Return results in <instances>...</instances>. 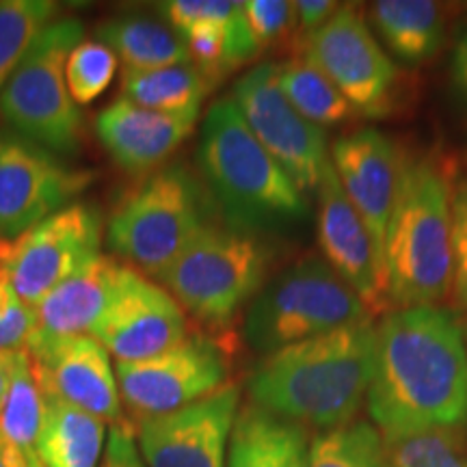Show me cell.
Returning <instances> with one entry per match:
<instances>
[{"label": "cell", "mask_w": 467, "mask_h": 467, "mask_svg": "<svg viewBox=\"0 0 467 467\" xmlns=\"http://www.w3.org/2000/svg\"><path fill=\"white\" fill-rule=\"evenodd\" d=\"M375 329V370L366 402L385 440L465 429L467 340L451 309H394Z\"/></svg>", "instance_id": "cell-1"}, {"label": "cell", "mask_w": 467, "mask_h": 467, "mask_svg": "<svg viewBox=\"0 0 467 467\" xmlns=\"http://www.w3.org/2000/svg\"><path fill=\"white\" fill-rule=\"evenodd\" d=\"M372 320L262 355L251 370V405L306 429L331 431L353 422L375 370Z\"/></svg>", "instance_id": "cell-2"}, {"label": "cell", "mask_w": 467, "mask_h": 467, "mask_svg": "<svg viewBox=\"0 0 467 467\" xmlns=\"http://www.w3.org/2000/svg\"><path fill=\"white\" fill-rule=\"evenodd\" d=\"M197 162L230 230L251 234L284 227L309 214L306 195L262 148L232 98L208 109Z\"/></svg>", "instance_id": "cell-3"}, {"label": "cell", "mask_w": 467, "mask_h": 467, "mask_svg": "<svg viewBox=\"0 0 467 467\" xmlns=\"http://www.w3.org/2000/svg\"><path fill=\"white\" fill-rule=\"evenodd\" d=\"M385 301L440 306L452 285V184L433 159L405 161L383 244Z\"/></svg>", "instance_id": "cell-4"}, {"label": "cell", "mask_w": 467, "mask_h": 467, "mask_svg": "<svg viewBox=\"0 0 467 467\" xmlns=\"http://www.w3.org/2000/svg\"><path fill=\"white\" fill-rule=\"evenodd\" d=\"M210 192L182 162L159 167L132 189L107 225L117 258L159 277L213 223Z\"/></svg>", "instance_id": "cell-5"}, {"label": "cell", "mask_w": 467, "mask_h": 467, "mask_svg": "<svg viewBox=\"0 0 467 467\" xmlns=\"http://www.w3.org/2000/svg\"><path fill=\"white\" fill-rule=\"evenodd\" d=\"M372 314L323 255H303L262 285L244 314V340L260 355L366 323Z\"/></svg>", "instance_id": "cell-6"}, {"label": "cell", "mask_w": 467, "mask_h": 467, "mask_svg": "<svg viewBox=\"0 0 467 467\" xmlns=\"http://www.w3.org/2000/svg\"><path fill=\"white\" fill-rule=\"evenodd\" d=\"M271 251L251 234L210 225L156 277L197 323L225 329L266 282Z\"/></svg>", "instance_id": "cell-7"}, {"label": "cell", "mask_w": 467, "mask_h": 467, "mask_svg": "<svg viewBox=\"0 0 467 467\" xmlns=\"http://www.w3.org/2000/svg\"><path fill=\"white\" fill-rule=\"evenodd\" d=\"M83 35L76 17L52 20L0 91V115L11 130L52 154H76L80 145L83 117L69 96L66 63Z\"/></svg>", "instance_id": "cell-8"}, {"label": "cell", "mask_w": 467, "mask_h": 467, "mask_svg": "<svg viewBox=\"0 0 467 467\" xmlns=\"http://www.w3.org/2000/svg\"><path fill=\"white\" fill-rule=\"evenodd\" d=\"M102 217L87 203H69L42 223L0 243V273L28 307L100 255Z\"/></svg>", "instance_id": "cell-9"}, {"label": "cell", "mask_w": 467, "mask_h": 467, "mask_svg": "<svg viewBox=\"0 0 467 467\" xmlns=\"http://www.w3.org/2000/svg\"><path fill=\"white\" fill-rule=\"evenodd\" d=\"M232 100L262 148L279 162L303 195L317 192L329 165L327 134L285 100L277 63H260L234 85Z\"/></svg>", "instance_id": "cell-10"}, {"label": "cell", "mask_w": 467, "mask_h": 467, "mask_svg": "<svg viewBox=\"0 0 467 467\" xmlns=\"http://www.w3.org/2000/svg\"><path fill=\"white\" fill-rule=\"evenodd\" d=\"M303 55L323 69L358 115L381 119L392 113L399 69L358 9L340 5L303 42Z\"/></svg>", "instance_id": "cell-11"}, {"label": "cell", "mask_w": 467, "mask_h": 467, "mask_svg": "<svg viewBox=\"0 0 467 467\" xmlns=\"http://www.w3.org/2000/svg\"><path fill=\"white\" fill-rule=\"evenodd\" d=\"M121 402L134 418H154L206 399L230 383L227 353L210 337H186L143 361H117Z\"/></svg>", "instance_id": "cell-12"}, {"label": "cell", "mask_w": 467, "mask_h": 467, "mask_svg": "<svg viewBox=\"0 0 467 467\" xmlns=\"http://www.w3.org/2000/svg\"><path fill=\"white\" fill-rule=\"evenodd\" d=\"M93 178L14 130H0V238L14 241L67 208Z\"/></svg>", "instance_id": "cell-13"}, {"label": "cell", "mask_w": 467, "mask_h": 467, "mask_svg": "<svg viewBox=\"0 0 467 467\" xmlns=\"http://www.w3.org/2000/svg\"><path fill=\"white\" fill-rule=\"evenodd\" d=\"M241 388L227 383L178 411L137 420L139 451L148 467H225Z\"/></svg>", "instance_id": "cell-14"}, {"label": "cell", "mask_w": 467, "mask_h": 467, "mask_svg": "<svg viewBox=\"0 0 467 467\" xmlns=\"http://www.w3.org/2000/svg\"><path fill=\"white\" fill-rule=\"evenodd\" d=\"M89 336L117 361H143L182 344L189 337V318L159 282L126 266Z\"/></svg>", "instance_id": "cell-15"}, {"label": "cell", "mask_w": 467, "mask_h": 467, "mask_svg": "<svg viewBox=\"0 0 467 467\" xmlns=\"http://www.w3.org/2000/svg\"><path fill=\"white\" fill-rule=\"evenodd\" d=\"M25 350L42 392L83 409L110 426L126 422L115 368L109 350L96 337L52 336L35 329Z\"/></svg>", "instance_id": "cell-16"}, {"label": "cell", "mask_w": 467, "mask_h": 467, "mask_svg": "<svg viewBox=\"0 0 467 467\" xmlns=\"http://www.w3.org/2000/svg\"><path fill=\"white\" fill-rule=\"evenodd\" d=\"M329 159L337 182L375 241L383 268L385 234L405 165L399 145L375 128H361L336 139Z\"/></svg>", "instance_id": "cell-17"}, {"label": "cell", "mask_w": 467, "mask_h": 467, "mask_svg": "<svg viewBox=\"0 0 467 467\" xmlns=\"http://www.w3.org/2000/svg\"><path fill=\"white\" fill-rule=\"evenodd\" d=\"M317 200L323 260L359 296L368 312L379 314L385 307L381 260L366 223L337 182L331 159L320 180Z\"/></svg>", "instance_id": "cell-18"}, {"label": "cell", "mask_w": 467, "mask_h": 467, "mask_svg": "<svg viewBox=\"0 0 467 467\" xmlns=\"http://www.w3.org/2000/svg\"><path fill=\"white\" fill-rule=\"evenodd\" d=\"M169 26L184 39L189 61L208 85L258 57L243 3L169 0L161 5Z\"/></svg>", "instance_id": "cell-19"}, {"label": "cell", "mask_w": 467, "mask_h": 467, "mask_svg": "<svg viewBox=\"0 0 467 467\" xmlns=\"http://www.w3.org/2000/svg\"><path fill=\"white\" fill-rule=\"evenodd\" d=\"M197 124V117L162 115L126 98L98 115L96 134L117 165L130 173L159 169Z\"/></svg>", "instance_id": "cell-20"}, {"label": "cell", "mask_w": 467, "mask_h": 467, "mask_svg": "<svg viewBox=\"0 0 467 467\" xmlns=\"http://www.w3.org/2000/svg\"><path fill=\"white\" fill-rule=\"evenodd\" d=\"M126 266L113 255H96L66 282L48 292L39 306L37 329L52 336L89 334L113 299Z\"/></svg>", "instance_id": "cell-21"}, {"label": "cell", "mask_w": 467, "mask_h": 467, "mask_svg": "<svg viewBox=\"0 0 467 467\" xmlns=\"http://www.w3.org/2000/svg\"><path fill=\"white\" fill-rule=\"evenodd\" d=\"M306 429L244 405L234 422L225 467H307Z\"/></svg>", "instance_id": "cell-22"}, {"label": "cell", "mask_w": 467, "mask_h": 467, "mask_svg": "<svg viewBox=\"0 0 467 467\" xmlns=\"http://www.w3.org/2000/svg\"><path fill=\"white\" fill-rule=\"evenodd\" d=\"M37 454L44 467H100L107 448V422L83 409L42 392Z\"/></svg>", "instance_id": "cell-23"}, {"label": "cell", "mask_w": 467, "mask_h": 467, "mask_svg": "<svg viewBox=\"0 0 467 467\" xmlns=\"http://www.w3.org/2000/svg\"><path fill=\"white\" fill-rule=\"evenodd\" d=\"M42 389L26 350H17L11 383L0 407V459L7 467H44L37 454Z\"/></svg>", "instance_id": "cell-24"}, {"label": "cell", "mask_w": 467, "mask_h": 467, "mask_svg": "<svg viewBox=\"0 0 467 467\" xmlns=\"http://www.w3.org/2000/svg\"><path fill=\"white\" fill-rule=\"evenodd\" d=\"M98 42L124 63V72H150L189 61L184 39L169 25L145 16H121L96 28Z\"/></svg>", "instance_id": "cell-25"}, {"label": "cell", "mask_w": 467, "mask_h": 467, "mask_svg": "<svg viewBox=\"0 0 467 467\" xmlns=\"http://www.w3.org/2000/svg\"><path fill=\"white\" fill-rule=\"evenodd\" d=\"M370 17L385 46L409 66L429 61L443 46V14L431 0H379Z\"/></svg>", "instance_id": "cell-26"}, {"label": "cell", "mask_w": 467, "mask_h": 467, "mask_svg": "<svg viewBox=\"0 0 467 467\" xmlns=\"http://www.w3.org/2000/svg\"><path fill=\"white\" fill-rule=\"evenodd\" d=\"M208 89L206 78L192 63L150 72H124L126 100L162 115L200 117Z\"/></svg>", "instance_id": "cell-27"}, {"label": "cell", "mask_w": 467, "mask_h": 467, "mask_svg": "<svg viewBox=\"0 0 467 467\" xmlns=\"http://www.w3.org/2000/svg\"><path fill=\"white\" fill-rule=\"evenodd\" d=\"M277 83L285 100L295 107L307 121L318 128L340 126L355 115L347 98L327 78L317 63L303 55L277 63Z\"/></svg>", "instance_id": "cell-28"}, {"label": "cell", "mask_w": 467, "mask_h": 467, "mask_svg": "<svg viewBox=\"0 0 467 467\" xmlns=\"http://www.w3.org/2000/svg\"><path fill=\"white\" fill-rule=\"evenodd\" d=\"M307 467H394V463L381 431L366 420H353L314 437Z\"/></svg>", "instance_id": "cell-29"}, {"label": "cell", "mask_w": 467, "mask_h": 467, "mask_svg": "<svg viewBox=\"0 0 467 467\" xmlns=\"http://www.w3.org/2000/svg\"><path fill=\"white\" fill-rule=\"evenodd\" d=\"M55 14L57 5L48 0L0 3V91Z\"/></svg>", "instance_id": "cell-30"}, {"label": "cell", "mask_w": 467, "mask_h": 467, "mask_svg": "<svg viewBox=\"0 0 467 467\" xmlns=\"http://www.w3.org/2000/svg\"><path fill=\"white\" fill-rule=\"evenodd\" d=\"M385 443L394 467H467L463 429L418 431Z\"/></svg>", "instance_id": "cell-31"}, {"label": "cell", "mask_w": 467, "mask_h": 467, "mask_svg": "<svg viewBox=\"0 0 467 467\" xmlns=\"http://www.w3.org/2000/svg\"><path fill=\"white\" fill-rule=\"evenodd\" d=\"M117 57L100 42H80L66 63L67 89L76 107L96 102L117 74Z\"/></svg>", "instance_id": "cell-32"}, {"label": "cell", "mask_w": 467, "mask_h": 467, "mask_svg": "<svg viewBox=\"0 0 467 467\" xmlns=\"http://www.w3.org/2000/svg\"><path fill=\"white\" fill-rule=\"evenodd\" d=\"M243 9L258 55L296 26L295 3L288 0H247Z\"/></svg>", "instance_id": "cell-33"}, {"label": "cell", "mask_w": 467, "mask_h": 467, "mask_svg": "<svg viewBox=\"0 0 467 467\" xmlns=\"http://www.w3.org/2000/svg\"><path fill=\"white\" fill-rule=\"evenodd\" d=\"M37 329V314L0 273V350H25Z\"/></svg>", "instance_id": "cell-34"}, {"label": "cell", "mask_w": 467, "mask_h": 467, "mask_svg": "<svg viewBox=\"0 0 467 467\" xmlns=\"http://www.w3.org/2000/svg\"><path fill=\"white\" fill-rule=\"evenodd\" d=\"M452 285L467 309V178L452 186Z\"/></svg>", "instance_id": "cell-35"}, {"label": "cell", "mask_w": 467, "mask_h": 467, "mask_svg": "<svg viewBox=\"0 0 467 467\" xmlns=\"http://www.w3.org/2000/svg\"><path fill=\"white\" fill-rule=\"evenodd\" d=\"M100 467H148L130 424L121 422L110 426Z\"/></svg>", "instance_id": "cell-36"}, {"label": "cell", "mask_w": 467, "mask_h": 467, "mask_svg": "<svg viewBox=\"0 0 467 467\" xmlns=\"http://www.w3.org/2000/svg\"><path fill=\"white\" fill-rule=\"evenodd\" d=\"M337 9H340V5L334 3V0H296L295 28L301 33L303 42H306L309 35L317 33L320 26H325Z\"/></svg>", "instance_id": "cell-37"}, {"label": "cell", "mask_w": 467, "mask_h": 467, "mask_svg": "<svg viewBox=\"0 0 467 467\" xmlns=\"http://www.w3.org/2000/svg\"><path fill=\"white\" fill-rule=\"evenodd\" d=\"M452 80L461 96L467 100V31L461 35L452 55Z\"/></svg>", "instance_id": "cell-38"}, {"label": "cell", "mask_w": 467, "mask_h": 467, "mask_svg": "<svg viewBox=\"0 0 467 467\" xmlns=\"http://www.w3.org/2000/svg\"><path fill=\"white\" fill-rule=\"evenodd\" d=\"M17 359V350H0V407H3L5 396H7L11 375H14Z\"/></svg>", "instance_id": "cell-39"}, {"label": "cell", "mask_w": 467, "mask_h": 467, "mask_svg": "<svg viewBox=\"0 0 467 467\" xmlns=\"http://www.w3.org/2000/svg\"><path fill=\"white\" fill-rule=\"evenodd\" d=\"M0 467H7V465H5V463H3V459H0Z\"/></svg>", "instance_id": "cell-40"}]
</instances>
